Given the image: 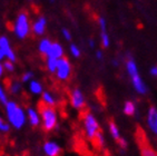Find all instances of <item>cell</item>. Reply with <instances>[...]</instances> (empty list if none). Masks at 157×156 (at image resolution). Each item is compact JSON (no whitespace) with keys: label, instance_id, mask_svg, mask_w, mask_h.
Here are the masks:
<instances>
[{"label":"cell","instance_id":"1","mask_svg":"<svg viewBox=\"0 0 157 156\" xmlns=\"http://www.w3.org/2000/svg\"><path fill=\"white\" fill-rule=\"evenodd\" d=\"M5 114L8 123L16 131H20L28 124L27 111L15 100H9L5 105Z\"/></svg>","mask_w":157,"mask_h":156},{"label":"cell","instance_id":"2","mask_svg":"<svg viewBox=\"0 0 157 156\" xmlns=\"http://www.w3.org/2000/svg\"><path fill=\"white\" fill-rule=\"evenodd\" d=\"M39 111L41 116V127L45 132L49 133L58 128V114L54 107L42 104L39 106Z\"/></svg>","mask_w":157,"mask_h":156},{"label":"cell","instance_id":"3","mask_svg":"<svg viewBox=\"0 0 157 156\" xmlns=\"http://www.w3.org/2000/svg\"><path fill=\"white\" fill-rule=\"evenodd\" d=\"M12 30L15 36L18 39H26L31 31V25L29 21V17H28L27 12H20L17 18H16L13 26H12Z\"/></svg>","mask_w":157,"mask_h":156},{"label":"cell","instance_id":"4","mask_svg":"<svg viewBox=\"0 0 157 156\" xmlns=\"http://www.w3.org/2000/svg\"><path fill=\"white\" fill-rule=\"evenodd\" d=\"M82 124H84L85 135L91 142L94 141L96 135L100 132V126L97 118L91 113H86L82 117Z\"/></svg>","mask_w":157,"mask_h":156},{"label":"cell","instance_id":"5","mask_svg":"<svg viewBox=\"0 0 157 156\" xmlns=\"http://www.w3.org/2000/svg\"><path fill=\"white\" fill-rule=\"evenodd\" d=\"M71 72H73V67H71V64H70L69 59L66 58L65 56L58 59V67L57 70L55 72V76L58 80L60 81H66L70 78L71 75Z\"/></svg>","mask_w":157,"mask_h":156},{"label":"cell","instance_id":"6","mask_svg":"<svg viewBox=\"0 0 157 156\" xmlns=\"http://www.w3.org/2000/svg\"><path fill=\"white\" fill-rule=\"evenodd\" d=\"M136 132V138L138 142V146L140 148L142 156H157V152L149 145V143L147 142V137L145 136L143 129L140 127H137Z\"/></svg>","mask_w":157,"mask_h":156},{"label":"cell","instance_id":"7","mask_svg":"<svg viewBox=\"0 0 157 156\" xmlns=\"http://www.w3.org/2000/svg\"><path fill=\"white\" fill-rule=\"evenodd\" d=\"M70 105L71 107L82 111V108L86 106V99H85L84 93L79 88H74L70 93Z\"/></svg>","mask_w":157,"mask_h":156},{"label":"cell","instance_id":"8","mask_svg":"<svg viewBox=\"0 0 157 156\" xmlns=\"http://www.w3.org/2000/svg\"><path fill=\"white\" fill-rule=\"evenodd\" d=\"M42 153L45 156H60L63 148L56 141L48 139L42 144Z\"/></svg>","mask_w":157,"mask_h":156},{"label":"cell","instance_id":"9","mask_svg":"<svg viewBox=\"0 0 157 156\" xmlns=\"http://www.w3.org/2000/svg\"><path fill=\"white\" fill-rule=\"evenodd\" d=\"M0 48L2 49V51L5 53L6 59L11 60L13 63L17 61V55H16L13 48L11 47L9 38L7 36H5V35H1V36H0Z\"/></svg>","mask_w":157,"mask_h":156},{"label":"cell","instance_id":"10","mask_svg":"<svg viewBox=\"0 0 157 156\" xmlns=\"http://www.w3.org/2000/svg\"><path fill=\"white\" fill-rule=\"evenodd\" d=\"M27 111V119L28 124L31 127H38L41 125V116H40V111L35 107H28L26 109Z\"/></svg>","mask_w":157,"mask_h":156},{"label":"cell","instance_id":"11","mask_svg":"<svg viewBox=\"0 0 157 156\" xmlns=\"http://www.w3.org/2000/svg\"><path fill=\"white\" fill-rule=\"evenodd\" d=\"M147 125L153 134L157 136V108L151 106L147 111Z\"/></svg>","mask_w":157,"mask_h":156},{"label":"cell","instance_id":"12","mask_svg":"<svg viewBox=\"0 0 157 156\" xmlns=\"http://www.w3.org/2000/svg\"><path fill=\"white\" fill-rule=\"evenodd\" d=\"M46 27H47V19L41 16L31 25V31L36 36H42L46 31Z\"/></svg>","mask_w":157,"mask_h":156},{"label":"cell","instance_id":"13","mask_svg":"<svg viewBox=\"0 0 157 156\" xmlns=\"http://www.w3.org/2000/svg\"><path fill=\"white\" fill-rule=\"evenodd\" d=\"M130 78H132V84H133L134 88H135V90H136L137 93L140 94V95H144V94L147 93V87H146L145 83L143 81L139 72L132 75Z\"/></svg>","mask_w":157,"mask_h":156},{"label":"cell","instance_id":"14","mask_svg":"<svg viewBox=\"0 0 157 156\" xmlns=\"http://www.w3.org/2000/svg\"><path fill=\"white\" fill-rule=\"evenodd\" d=\"M28 90L33 96H41V94L44 93V85L41 84V81L33 78L28 83Z\"/></svg>","mask_w":157,"mask_h":156},{"label":"cell","instance_id":"15","mask_svg":"<svg viewBox=\"0 0 157 156\" xmlns=\"http://www.w3.org/2000/svg\"><path fill=\"white\" fill-rule=\"evenodd\" d=\"M46 57L56 58V59H59V58L63 57V47L59 42H52V47L49 49L48 54L46 55Z\"/></svg>","mask_w":157,"mask_h":156},{"label":"cell","instance_id":"16","mask_svg":"<svg viewBox=\"0 0 157 156\" xmlns=\"http://www.w3.org/2000/svg\"><path fill=\"white\" fill-rule=\"evenodd\" d=\"M41 103L46 106H50V107H55L56 106V97L52 93L48 92V90H44V93L41 94Z\"/></svg>","mask_w":157,"mask_h":156},{"label":"cell","instance_id":"17","mask_svg":"<svg viewBox=\"0 0 157 156\" xmlns=\"http://www.w3.org/2000/svg\"><path fill=\"white\" fill-rule=\"evenodd\" d=\"M52 45V41L49 38H42L39 41V44H38V51H39V54L42 55V56H46V55L48 54Z\"/></svg>","mask_w":157,"mask_h":156},{"label":"cell","instance_id":"18","mask_svg":"<svg viewBox=\"0 0 157 156\" xmlns=\"http://www.w3.org/2000/svg\"><path fill=\"white\" fill-rule=\"evenodd\" d=\"M22 90V83L21 80H11L8 85V92H9L10 95L12 96H16V95H19Z\"/></svg>","mask_w":157,"mask_h":156},{"label":"cell","instance_id":"19","mask_svg":"<svg viewBox=\"0 0 157 156\" xmlns=\"http://www.w3.org/2000/svg\"><path fill=\"white\" fill-rule=\"evenodd\" d=\"M45 66H46V69H47V72L55 75V72H56L57 67H58V59H56V58L46 57Z\"/></svg>","mask_w":157,"mask_h":156},{"label":"cell","instance_id":"20","mask_svg":"<svg viewBox=\"0 0 157 156\" xmlns=\"http://www.w3.org/2000/svg\"><path fill=\"white\" fill-rule=\"evenodd\" d=\"M136 113V106H135V103L132 102V100H127L124 105V114L127 116H134Z\"/></svg>","mask_w":157,"mask_h":156},{"label":"cell","instance_id":"21","mask_svg":"<svg viewBox=\"0 0 157 156\" xmlns=\"http://www.w3.org/2000/svg\"><path fill=\"white\" fill-rule=\"evenodd\" d=\"M109 132H110V135L113 136V138L115 139L116 142L119 141V138L121 137V133H119V129H118L117 125H116V123L114 122V120H110L109 122Z\"/></svg>","mask_w":157,"mask_h":156},{"label":"cell","instance_id":"22","mask_svg":"<svg viewBox=\"0 0 157 156\" xmlns=\"http://www.w3.org/2000/svg\"><path fill=\"white\" fill-rule=\"evenodd\" d=\"M126 69H127V72H128V75H129V76H132V75H134V74H137V72H138L137 65H136V63H135V60H134L133 58L127 59Z\"/></svg>","mask_w":157,"mask_h":156},{"label":"cell","instance_id":"23","mask_svg":"<svg viewBox=\"0 0 157 156\" xmlns=\"http://www.w3.org/2000/svg\"><path fill=\"white\" fill-rule=\"evenodd\" d=\"M9 100L10 99H9V97H8V93H7L6 88H5L2 83L0 81V105L5 106Z\"/></svg>","mask_w":157,"mask_h":156},{"label":"cell","instance_id":"24","mask_svg":"<svg viewBox=\"0 0 157 156\" xmlns=\"http://www.w3.org/2000/svg\"><path fill=\"white\" fill-rule=\"evenodd\" d=\"M10 128H11V125L8 123V120H6L0 115V133L7 134V133L10 132Z\"/></svg>","mask_w":157,"mask_h":156},{"label":"cell","instance_id":"25","mask_svg":"<svg viewBox=\"0 0 157 156\" xmlns=\"http://www.w3.org/2000/svg\"><path fill=\"white\" fill-rule=\"evenodd\" d=\"M35 78V72L33 70H26V72L21 75L20 80L22 84H28L29 81H31Z\"/></svg>","mask_w":157,"mask_h":156},{"label":"cell","instance_id":"26","mask_svg":"<svg viewBox=\"0 0 157 156\" xmlns=\"http://www.w3.org/2000/svg\"><path fill=\"white\" fill-rule=\"evenodd\" d=\"M100 40H101V46L104 48H108L109 45H110V38L107 33V30L100 31Z\"/></svg>","mask_w":157,"mask_h":156},{"label":"cell","instance_id":"27","mask_svg":"<svg viewBox=\"0 0 157 156\" xmlns=\"http://www.w3.org/2000/svg\"><path fill=\"white\" fill-rule=\"evenodd\" d=\"M95 143V145H96L97 147H101L104 146V144H105V138H104V135H103V133H101V131H100L98 134L96 135V137H95V139L93 141Z\"/></svg>","mask_w":157,"mask_h":156},{"label":"cell","instance_id":"28","mask_svg":"<svg viewBox=\"0 0 157 156\" xmlns=\"http://www.w3.org/2000/svg\"><path fill=\"white\" fill-rule=\"evenodd\" d=\"M69 50H70V54L73 55V57H75V58H79L80 55H82V51H80L79 47L77 45H75V44H70Z\"/></svg>","mask_w":157,"mask_h":156},{"label":"cell","instance_id":"29","mask_svg":"<svg viewBox=\"0 0 157 156\" xmlns=\"http://www.w3.org/2000/svg\"><path fill=\"white\" fill-rule=\"evenodd\" d=\"M2 63H3V67H5V70H6L7 72H15L16 66H15V63H13V61L6 59L5 61H2Z\"/></svg>","mask_w":157,"mask_h":156},{"label":"cell","instance_id":"30","mask_svg":"<svg viewBox=\"0 0 157 156\" xmlns=\"http://www.w3.org/2000/svg\"><path fill=\"white\" fill-rule=\"evenodd\" d=\"M61 33H63V38L66 39V40H68V41H70L71 40V33H70V31L67 28H63V30H61Z\"/></svg>","mask_w":157,"mask_h":156},{"label":"cell","instance_id":"31","mask_svg":"<svg viewBox=\"0 0 157 156\" xmlns=\"http://www.w3.org/2000/svg\"><path fill=\"white\" fill-rule=\"evenodd\" d=\"M117 143H118V145H119V147H121V148H123V150L127 148V142H126V139H125V138L121 137V138H119V141H117Z\"/></svg>","mask_w":157,"mask_h":156},{"label":"cell","instance_id":"32","mask_svg":"<svg viewBox=\"0 0 157 156\" xmlns=\"http://www.w3.org/2000/svg\"><path fill=\"white\" fill-rule=\"evenodd\" d=\"M149 74H151L153 77H157V66L151 67V68L149 69Z\"/></svg>","mask_w":157,"mask_h":156},{"label":"cell","instance_id":"33","mask_svg":"<svg viewBox=\"0 0 157 156\" xmlns=\"http://www.w3.org/2000/svg\"><path fill=\"white\" fill-rule=\"evenodd\" d=\"M5 72H6V70H5V67H3V63L2 61H0V79L3 77Z\"/></svg>","mask_w":157,"mask_h":156},{"label":"cell","instance_id":"34","mask_svg":"<svg viewBox=\"0 0 157 156\" xmlns=\"http://www.w3.org/2000/svg\"><path fill=\"white\" fill-rule=\"evenodd\" d=\"M103 57H104L103 51H101V50H97L96 51V58H97V59L101 60V59H103Z\"/></svg>","mask_w":157,"mask_h":156},{"label":"cell","instance_id":"35","mask_svg":"<svg viewBox=\"0 0 157 156\" xmlns=\"http://www.w3.org/2000/svg\"><path fill=\"white\" fill-rule=\"evenodd\" d=\"M6 59V56H5V53L2 51V49L0 48V61H5Z\"/></svg>","mask_w":157,"mask_h":156},{"label":"cell","instance_id":"36","mask_svg":"<svg viewBox=\"0 0 157 156\" xmlns=\"http://www.w3.org/2000/svg\"><path fill=\"white\" fill-rule=\"evenodd\" d=\"M89 47H90V48H94V47H95V41L93 40V39H90V40H89Z\"/></svg>","mask_w":157,"mask_h":156},{"label":"cell","instance_id":"37","mask_svg":"<svg viewBox=\"0 0 157 156\" xmlns=\"http://www.w3.org/2000/svg\"><path fill=\"white\" fill-rule=\"evenodd\" d=\"M54 1H55V0H50V2H54Z\"/></svg>","mask_w":157,"mask_h":156}]
</instances>
